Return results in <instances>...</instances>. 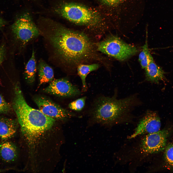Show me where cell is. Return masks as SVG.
Masks as SVG:
<instances>
[{
  "instance_id": "cell-24",
  "label": "cell",
  "mask_w": 173,
  "mask_h": 173,
  "mask_svg": "<svg viewBox=\"0 0 173 173\" xmlns=\"http://www.w3.org/2000/svg\"><path fill=\"white\" fill-rule=\"evenodd\" d=\"M5 22L0 17V28L3 26L5 24Z\"/></svg>"
},
{
  "instance_id": "cell-15",
  "label": "cell",
  "mask_w": 173,
  "mask_h": 173,
  "mask_svg": "<svg viewBox=\"0 0 173 173\" xmlns=\"http://www.w3.org/2000/svg\"><path fill=\"white\" fill-rule=\"evenodd\" d=\"M38 67L39 85L52 81L54 77V73L51 67L41 59L39 61Z\"/></svg>"
},
{
  "instance_id": "cell-16",
  "label": "cell",
  "mask_w": 173,
  "mask_h": 173,
  "mask_svg": "<svg viewBox=\"0 0 173 173\" xmlns=\"http://www.w3.org/2000/svg\"><path fill=\"white\" fill-rule=\"evenodd\" d=\"M99 64L93 63L88 64H81L77 67V73L80 78L82 84V90L86 91L87 88L86 82V78L90 72L97 70L99 67Z\"/></svg>"
},
{
  "instance_id": "cell-3",
  "label": "cell",
  "mask_w": 173,
  "mask_h": 173,
  "mask_svg": "<svg viewBox=\"0 0 173 173\" xmlns=\"http://www.w3.org/2000/svg\"><path fill=\"white\" fill-rule=\"evenodd\" d=\"M12 107L23 133L28 138L36 137L51 128L55 121L26 103L20 85L14 88Z\"/></svg>"
},
{
  "instance_id": "cell-12",
  "label": "cell",
  "mask_w": 173,
  "mask_h": 173,
  "mask_svg": "<svg viewBox=\"0 0 173 173\" xmlns=\"http://www.w3.org/2000/svg\"><path fill=\"white\" fill-rule=\"evenodd\" d=\"M17 125L16 120L0 117V138L3 141L12 138L16 132Z\"/></svg>"
},
{
  "instance_id": "cell-11",
  "label": "cell",
  "mask_w": 173,
  "mask_h": 173,
  "mask_svg": "<svg viewBox=\"0 0 173 173\" xmlns=\"http://www.w3.org/2000/svg\"><path fill=\"white\" fill-rule=\"evenodd\" d=\"M43 90L48 93L62 97H73L80 93L78 88L65 78L52 81Z\"/></svg>"
},
{
  "instance_id": "cell-9",
  "label": "cell",
  "mask_w": 173,
  "mask_h": 173,
  "mask_svg": "<svg viewBox=\"0 0 173 173\" xmlns=\"http://www.w3.org/2000/svg\"><path fill=\"white\" fill-rule=\"evenodd\" d=\"M34 100L39 110L46 115L51 118L64 120L70 118L74 115L73 113L45 97H37L35 98Z\"/></svg>"
},
{
  "instance_id": "cell-6",
  "label": "cell",
  "mask_w": 173,
  "mask_h": 173,
  "mask_svg": "<svg viewBox=\"0 0 173 173\" xmlns=\"http://www.w3.org/2000/svg\"><path fill=\"white\" fill-rule=\"evenodd\" d=\"M95 45L98 51L120 61L126 59L138 51L135 46L114 35L108 37Z\"/></svg>"
},
{
  "instance_id": "cell-1",
  "label": "cell",
  "mask_w": 173,
  "mask_h": 173,
  "mask_svg": "<svg viewBox=\"0 0 173 173\" xmlns=\"http://www.w3.org/2000/svg\"><path fill=\"white\" fill-rule=\"evenodd\" d=\"M44 37L54 55L64 65L77 67L84 62H103L94 44L84 33L59 26Z\"/></svg>"
},
{
  "instance_id": "cell-18",
  "label": "cell",
  "mask_w": 173,
  "mask_h": 173,
  "mask_svg": "<svg viewBox=\"0 0 173 173\" xmlns=\"http://www.w3.org/2000/svg\"><path fill=\"white\" fill-rule=\"evenodd\" d=\"M86 99V97H84L71 102L68 105L69 108L76 111H81L85 106Z\"/></svg>"
},
{
  "instance_id": "cell-4",
  "label": "cell",
  "mask_w": 173,
  "mask_h": 173,
  "mask_svg": "<svg viewBox=\"0 0 173 173\" xmlns=\"http://www.w3.org/2000/svg\"><path fill=\"white\" fill-rule=\"evenodd\" d=\"M58 11L63 18L78 25L95 27L100 25L102 21L100 15L96 11L77 3H64Z\"/></svg>"
},
{
  "instance_id": "cell-14",
  "label": "cell",
  "mask_w": 173,
  "mask_h": 173,
  "mask_svg": "<svg viewBox=\"0 0 173 173\" xmlns=\"http://www.w3.org/2000/svg\"><path fill=\"white\" fill-rule=\"evenodd\" d=\"M17 155L15 146L7 140L3 141L0 144V157L4 161L10 162L14 160Z\"/></svg>"
},
{
  "instance_id": "cell-19",
  "label": "cell",
  "mask_w": 173,
  "mask_h": 173,
  "mask_svg": "<svg viewBox=\"0 0 173 173\" xmlns=\"http://www.w3.org/2000/svg\"><path fill=\"white\" fill-rule=\"evenodd\" d=\"M164 157L167 163L173 167V144H169L167 147L165 152Z\"/></svg>"
},
{
  "instance_id": "cell-13",
  "label": "cell",
  "mask_w": 173,
  "mask_h": 173,
  "mask_svg": "<svg viewBox=\"0 0 173 173\" xmlns=\"http://www.w3.org/2000/svg\"><path fill=\"white\" fill-rule=\"evenodd\" d=\"M145 69L146 81L152 83H158L160 80L164 81L166 79L164 75L165 72L155 63L153 59Z\"/></svg>"
},
{
  "instance_id": "cell-23",
  "label": "cell",
  "mask_w": 173,
  "mask_h": 173,
  "mask_svg": "<svg viewBox=\"0 0 173 173\" xmlns=\"http://www.w3.org/2000/svg\"><path fill=\"white\" fill-rule=\"evenodd\" d=\"M5 51L4 45H2L0 47V66L4 59Z\"/></svg>"
},
{
  "instance_id": "cell-25",
  "label": "cell",
  "mask_w": 173,
  "mask_h": 173,
  "mask_svg": "<svg viewBox=\"0 0 173 173\" xmlns=\"http://www.w3.org/2000/svg\"><path fill=\"white\" fill-rule=\"evenodd\" d=\"M2 170H1V169H0V172H2Z\"/></svg>"
},
{
  "instance_id": "cell-8",
  "label": "cell",
  "mask_w": 173,
  "mask_h": 173,
  "mask_svg": "<svg viewBox=\"0 0 173 173\" xmlns=\"http://www.w3.org/2000/svg\"><path fill=\"white\" fill-rule=\"evenodd\" d=\"M168 134L169 132L166 130L146 134L140 142L139 153L146 156L163 150L166 145Z\"/></svg>"
},
{
  "instance_id": "cell-20",
  "label": "cell",
  "mask_w": 173,
  "mask_h": 173,
  "mask_svg": "<svg viewBox=\"0 0 173 173\" xmlns=\"http://www.w3.org/2000/svg\"><path fill=\"white\" fill-rule=\"evenodd\" d=\"M11 109L10 105L6 102L0 94V113H7L10 112Z\"/></svg>"
},
{
  "instance_id": "cell-7",
  "label": "cell",
  "mask_w": 173,
  "mask_h": 173,
  "mask_svg": "<svg viewBox=\"0 0 173 173\" xmlns=\"http://www.w3.org/2000/svg\"><path fill=\"white\" fill-rule=\"evenodd\" d=\"M12 30L16 38L24 45L39 34L38 29L27 14L16 21L12 26Z\"/></svg>"
},
{
  "instance_id": "cell-21",
  "label": "cell",
  "mask_w": 173,
  "mask_h": 173,
  "mask_svg": "<svg viewBox=\"0 0 173 173\" xmlns=\"http://www.w3.org/2000/svg\"><path fill=\"white\" fill-rule=\"evenodd\" d=\"M147 34L145 43L142 47V50L139 55L138 61L139 62L142 60L146 55L149 52L148 44Z\"/></svg>"
},
{
  "instance_id": "cell-17",
  "label": "cell",
  "mask_w": 173,
  "mask_h": 173,
  "mask_svg": "<svg viewBox=\"0 0 173 173\" xmlns=\"http://www.w3.org/2000/svg\"><path fill=\"white\" fill-rule=\"evenodd\" d=\"M36 70L35 53L33 49L31 56L26 65L25 71V78L28 83H31L34 82Z\"/></svg>"
},
{
  "instance_id": "cell-5",
  "label": "cell",
  "mask_w": 173,
  "mask_h": 173,
  "mask_svg": "<svg viewBox=\"0 0 173 173\" xmlns=\"http://www.w3.org/2000/svg\"><path fill=\"white\" fill-rule=\"evenodd\" d=\"M112 10L117 26L123 23L137 21L144 8L143 0H99Z\"/></svg>"
},
{
  "instance_id": "cell-2",
  "label": "cell",
  "mask_w": 173,
  "mask_h": 173,
  "mask_svg": "<svg viewBox=\"0 0 173 173\" xmlns=\"http://www.w3.org/2000/svg\"><path fill=\"white\" fill-rule=\"evenodd\" d=\"M116 93L112 97H102L95 102L91 111L95 122L105 125L127 122L134 108L139 104L136 95L118 99Z\"/></svg>"
},
{
  "instance_id": "cell-10",
  "label": "cell",
  "mask_w": 173,
  "mask_h": 173,
  "mask_svg": "<svg viewBox=\"0 0 173 173\" xmlns=\"http://www.w3.org/2000/svg\"><path fill=\"white\" fill-rule=\"evenodd\" d=\"M161 125L160 119L157 113L148 110L140 120L134 132L128 138H133L142 135L158 131L160 130Z\"/></svg>"
},
{
  "instance_id": "cell-22",
  "label": "cell",
  "mask_w": 173,
  "mask_h": 173,
  "mask_svg": "<svg viewBox=\"0 0 173 173\" xmlns=\"http://www.w3.org/2000/svg\"><path fill=\"white\" fill-rule=\"evenodd\" d=\"M153 58L149 52L139 62L142 68L145 69Z\"/></svg>"
}]
</instances>
